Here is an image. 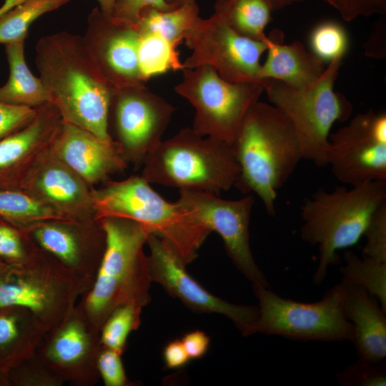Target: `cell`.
<instances>
[{
  "mask_svg": "<svg viewBox=\"0 0 386 386\" xmlns=\"http://www.w3.org/2000/svg\"><path fill=\"white\" fill-rule=\"evenodd\" d=\"M35 51L39 77L62 120L113 142L109 131L112 89L83 36L67 31L44 36Z\"/></svg>",
  "mask_w": 386,
  "mask_h": 386,
  "instance_id": "cell-1",
  "label": "cell"
},
{
  "mask_svg": "<svg viewBox=\"0 0 386 386\" xmlns=\"http://www.w3.org/2000/svg\"><path fill=\"white\" fill-rule=\"evenodd\" d=\"M240 172L235 187L256 194L274 216L277 192L302 159L300 144L288 118L277 107L257 102L246 114L232 145Z\"/></svg>",
  "mask_w": 386,
  "mask_h": 386,
  "instance_id": "cell-2",
  "label": "cell"
},
{
  "mask_svg": "<svg viewBox=\"0 0 386 386\" xmlns=\"http://www.w3.org/2000/svg\"><path fill=\"white\" fill-rule=\"evenodd\" d=\"M98 222L105 234L104 251L92 287L76 305L99 333L119 305L149 304L152 280L149 258L144 252L150 234L148 229L124 218L106 217Z\"/></svg>",
  "mask_w": 386,
  "mask_h": 386,
  "instance_id": "cell-3",
  "label": "cell"
},
{
  "mask_svg": "<svg viewBox=\"0 0 386 386\" xmlns=\"http://www.w3.org/2000/svg\"><path fill=\"white\" fill-rule=\"evenodd\" d=\"M350 187L319 188L301 207V238L317 246L320 253L312 277L316 285L325 280L329 266L337 262V252L359 242L372 213L386 202V180Z\"/></svg>",
  "mask_w": 386,
  "mask_h": 386,
  "instance_id": "cell-4",
  "label": "cell"
},
{
  "mask_svg": "<svg viewBox=\"0 0 386 386\" xmlns=\"http://www.w3.org/2000/svg\"><path fill=\"white\" fill-rule=\"evenodd\" d=\"M94 220L117 217L135 221L165 242L187 265L211 232L177 202H169L142 176L109 182L91 189Z\"/></svg>",
  "mask_w": 386,
  "mask_h": 386,
  "instance_id": "cell-5",
  "label": "cell"
},
{
  "mask_svg": "<svg viewBox=\"0 0 386 386\" xmlns=\"http://www.w3.org/2000/svg\"><path fill=\"white\" fill-rule=\"evenodd\" d=\"M142 177L149 184L219 194L233 187L240 169L232 145L181 129L146 157Z\"/></svg>",
  "mask_w": 386,
  "mask_h": 386,
  "instance_id": "cell-6",
  "label": "cell"
},
{
  "mask_svg": "<svg viewBox=\"0 0 386 386\" xmlns=\"http://www.w3.org/2000/svg\"><path fill=\"white\" fill-rule=\"evenodd\" d=\"M342 57L330 61L322 75L303 87L270 79L264 87L269 101L290 121L298 138L302 159L327 165L329 136L333 124L347 121L352 105L333 89Z\"/></svg>",
  "mask_w": 386,
  "mask_h": 386,
  "instance_id": "cell-7",
  "label": "cell"
},
{
  "mask_svg": "<svg viewBox=\"0 0 386 386\" xmlns=\"http://www.w3.org/2000/svg\"><path fill=\"white\" fill-rule=\"evenodd\" d=\"M82 295L77 281L39 247L24 262L0 269V307L29 310L46 332L62 322Z\"/></svg>",
  "mask_w": 386,
  "mask_h": 386,
  "instance_id": "cell-8",
  "label": "cell"
},
{
  "mask_svg": "<svg viewBox=\"0 0 386 386\" xmlns=\"http://www.w3.org/2000/svg\"><path fill=\"white\" fill-rule=\"evenodd\" d=\"M252 284L259 308L255 333L298 341H352L353 327L343 310L342 281L315 302L284 299L269 287Z\"/></svg>",
  "mask_w": 386,
  "mask_h": 386,
  "instance_id": "cell-9",
  "label": "cell"
},
{
  "mask_svg": "<svg viewBox=\"0 0 386 386\" xmlns=\"http://www.w3.org/2000/svg\"><path fill=\"white\" fill-rule=\"evenodd\" d=\"M174 91L195 109L192 129L203 137L234 143L248 111L264 90L256 83H233L207 66L184 69Z\"/></svg>",
  "mask_w": 386,
  "mask_h": 386,
  "instance_id": "cell-10",
  "label": "cell"
},
{
  "mask_svg": "<svg viewBox=\"0 0 386 386\" xmlns=\"http://www.w3.org/2000/svg\"><path fill=\"white\" fill-rule=\"evenodd\" d=\"M184 42L191 51L182 62L184 69L210 66L228 81L259 84L264 90L270 79H263L260 74L268 36L265 41L244 37L215 12L208 18L199 16L187 31Z\"/></svg>",
  "mask_w": 386,
  "mask_h": 386,
  "instance_id": "cell-11",
  "label": "cell"
},
{
  "mask_svg": "<svg viewBox=\"0 0 386 386\" xmlns=\"http://www.w3.org/2000/svg\"><path fill=\"white\" fill-rule=\"evenodd\" d=\"M327 165L341 182L386 180V114L359 113L329 136Z\"/></svg>",
  "mask_w": 386,
  "mask_h": 386,
  "instance_id": "cell-12",
  "label": "cell"
},
{
  "mask_svg": "<svg viewBox=\"0 0 386 386\" xmlns=\"http://www.w3.org/2000/svg\"><path fill=\"white\" fill-rule=\"evenodd\" d=\"M180 205L190 211L209 231L222 239L227 254L236 268L252 283L269 287L257 265L249 242V222L254 197L248 194L235 199H224L212 192L179 189Z\"/></svg>",
  "mask_w": 386,
  "mask_h": 386,
  "instance_id": "cell-13",
  "label": "cell"
},
{
  "mask_svg": "<svg viewBox=\"0 0 386 386\" xmlns=\"http://www.w3.org/2000/svg\"><path fill=\"white\" fill-rule=\"evenodd\" d=\"M175 108L144 83L112 90V114L117 140L127 161L143 164L161 142Z\"/></svg>",
  "mask_w": 386,
  "mask_h": 386,
  "instance_id": "cell-14",
  "label": "cell"
},
{
  "mask_svg": "<svg viewBox=\"0 0 386 386\" xmlns=\"http://www.w3.org/2000/svg\"><path fill=\"white\" fill-rule=\"evenodd\" d=\"M147 244L152 282L198 313H216L227 317L244 337L255 334L258 306L234 304L206 290L186 270V264L159 237L150 234Z\"/></svg>",
  "mask_w": 386,
  "mask_h": 386,
  "instance_id": "cell-15",
  "label": "cell"
},
{
  "mask_svg": "<svg viewBox=\"0 0 386 386\" xmlns=\"http://www.w3.org/2000/svg\"><path fill=\"white\" fill-rule=\"evenodd\" d=\"M100 347L99 333L76 305L60 325L46 332L36 355L65 382L94 386L100 378L96 366Z\"/></svg>",
  "mask_w": 386,
  "mask_h": 386,
  "instance_id": "cell-16",
  "label": "cell"
},
{
  "mask_svg": "<svg viewBox=\"0 0 386 386\" xmlns=\"http://www.w3.org/2000/svg\"><path fill=\"white\" fill-rule=\"evenodd\" d=\"M26 232L39 248L55 259L77 281L83 295L90 290L105 247V234L99 222H44Z\"/></svg>",
  "mask_w": 386,
  "mask_h": 386,
  "instance_id": "cell-17",
  "label": "cell"
},
{
  "mask_svg": "<svg viewBox=\"0 0 386 386\" xmlns=\"http://www.w3.org/2000/svg\"><path fill=\"white\" fill-rule=\"evenodd\" d=\"M96 66L112 90L144 83L139 61L136 26L94 8L83 36Z\"/></svg>",
  "mask_w": 386,
  "mask_h": 386,
  "instance_id": "cell-18",
  "label": "cell"
},
{
  "mask_svg": "<svg viewBox=\"0 0 386 386\" xmlns=\"http://www.w3.org/2000/svg\"><path fill=\"white\" fill-rule=\"evenodd\" d=\"M66 217L81 223L94 220L88 184L47 149L33 164L20 188Z\"/></svg>",
  "mask_w": 386,
  "mask_h": 386,
  "instance_id": "cell-19",
  "label": "cell"
},
{
  "mask_svg": "<svg viewBox=\"0 0 386 386\" xmlns=\"http://www.w3.org/2000/svg\"><path fill=\"white\" fill-rule=\"evenodd\" d=\"M49 152L76 173L87 184L106 180L127 164L120 146L62 120Z\"/></svg>",
  "mask_w": 386,
  "mask_h": 386,
  "instance_id": "cell-20",
  "label": "cell"
},
{
  "mask_svg": "<svg viewBox=\"0 0 386 386\" xmlns=\"http://www.w3.org/2000/svg\"><path fill=\"white\" fill-rule=\"evenodd\" d=\"M62 122L51 103L37 108L34 119L0 140V190L19 189L35 162L47 149Z\"/></svg>",
  "mask_w": 386,
  "mask_h": 386,
  "instance_id": "cell-21",
  "label": "cell"
},
{
  "mask_svg": "<svg viewBox=\"0 0 386 386\" xmlns=\"http://www.w3.org/2000/svg\"><path fill=\"white\" fill-rule=\"evenodd\" d=\"M343 310L353 327V343L358 360L382 362L386 357V311L363 287L342 280Z\"/></svg>",
  "mask_w": 386,
  "mask_h": 386,
  "instance_id": "cell-22",
  "label": "cell"
},
{
  "mask_svg": "<svg viewBox=\"0 0 386 386\" xmlns=\"http://www.w3.org/2000/svg\"><path fill=\"white\" fill-rule=\"evenodd\" d=\"M267 56L261 66V77L293 87L306 86L324 73L325 61L309 52L300 41L284 44L281 31L268 36Z\"/></svg>",
  "mask_w": 386,
  "mask_h": 386,
  "instance_id": "cell-23",
  "label": "cell"
},
{
  "mask_svg": "<svg viewBox=\"0 0 386 386\" xmlns=\"http://www.w3.org/2000/svg\"><path fill=\"white\" fill-rule=\"evenodd\" d=\"M46 334L29 310L0 307V373L35 355Z\"/></svg>",
  "mask_w": 386,
  "mask_h": 386,
  "instance_id": "cell-24",
  "label": "cell"
},
{
  "mask_svg": "<svg viewBox=\"0 0 386 386\" xmlns=\"http://www.w3.org/2000/svg\"><path fill=\"white\" fill-rule=\"evenodd\" d=\"M25 41L5 45L9 66L6 83L0 87V102L17 106L38 108L51 102L40 77L29 70L24 57Z\"/></svg>",
  "mask_w": 386,
  "mask_h": 386,
  "instance_id": "cell-25",
  "label": "cell"
},
{
  "mask_svg": "<svg viewBox=\"0 0 386 386\" xmlns=\"http://www.w3.org/2000/svg\"><path fill=\"white\" fill-rule=\"evenodd\" d=\"M0 217L25 232L44 222L81 223L66 217L21 189L0 190Z\"/></svg>",
  "mask_w": 386,
  "mask_h": 386,
  "instance_id": "cell-26",
  "label": "cell"
},
{
  "mask_svg": "<svg viewBox=\"0 0 386 386\" xmlns=\"http://www.w3.org/2000/svg\"><path fill=\"white\" fill-rule=\"evenodd\" d=\"M199 16L196 1L169 11L147 7L140 12L136 28L139 33L154 34L177 47Z\"/></svg>",
  "mask_w": 386,
  "mask_h": 386,
  "instance_id": "cell-27",
  "label": "cell"
},
{
  "mask_svg": "<svg viewBox=\"0 0 386 386\" xmlns=\"http://www.w3.org/2000/svg\"><path fill=\"white\" fill-rule=\"evenodd\" d=\"M272 11L265 0H217L214 4V12L237 33L257 41L267 39L264 29Z\"/></svg>",
  "mask_w": 386,
  "mask_h": 386,
  "instance_id": "cell-28",
  "label": "cell"
},
{
  "mask_svg": "<svg viewBox=\"0 0 386 386\" xmlns=\"http://www.w3.org/2000/svg\"><path fill=\"white\" fill-rule=\"evenodd\" d=\"M138 33V61L143 82L169 71L184 69L177 47L154 34Z\"/></svg>",
  "mask_w": 386,
  "mask_h": 386,
  "instance_id": "cell-29",
  "label": "cell"
},
{
  "mask_svg": "<svg viewBox=\"0 0 386 386\" xmlns=\"http://www.w3.org/2000/svg\"><path fill=\"white\" fill-rule=\"evenodd\" d=\"M70 0H25L0 17V44L25 41L31 24Z\"/></svg>",
  "mask_w": 386,
  "mask_h": 386,
  "instance_id": "cell-30",
  "label": "cell"
},
{
  "mask_svg": "<svg viewBox=\"0 0 386 386\" xmlns=\"http://www.w3.org/2000/svg\"><path fill=\"white\" fill-rule=\"evenodd\" d=\"M344 260L340 268L342 280L365 289L386 311V262L360 257L352 251L345 252Z\"/></svg>",
  "mask_w": 386,
  "mask_h": 386,
  "instance_id": "cell-31",
  "label": "cell"
},
{
  "mask_svg": "<svg viewBox=\"0 0 386 386\" xmlns=\"http://www.w3.org/2000/svg\"><path fill=\"white\" fill-rule=\"evenodd\" d=\"M143 305L128 302L115 308L104 322L99 340L102 346L122 355L130 333L141 324Z\"/></svg>",
  "mask_w": 386,
  "mask_h": 386,
  "instance_id": "cell-32",
  "label": "cell"
},
{
  "mask_svg": "<svg viewBox=\"0 0 386 386\" xmlns=\"http://www.w3.org/2000/svg\"><path fill=\"white\" fill-rule=\"evenodd\" d=\"M312 53L324 61L344 56L348 47V36L344 27L334 21L317 24L310 36Z\"/></svg>",
  "mask_w": 386,
  "mask_h": 386,
  "instance_id": "cell-33",
  "label": "cell"
},
{
  "mask_svg": "<svg viewBox=\"0 0 386 386\" xmlns=\"http://www.w3.org/2000/svg\"><path fill=\"white\" fill-rule=\"evenodd\" d=\"M38 247L26 232L0 217V261L19 264L29 259Z\"/></svg>",
  "mask_w": 386,
  "mask_h": 386,
  "instance_id": "cell-34",
  "label": "cell"
},
{
  "mask_svg": "<svg viewBox=\"0 0 386 386\" xmlns=\"http://www.w3.org/2000/svg\"><path fill=\"white\" fill-rule=\"evenodd\" d=\"M5 380L6 386H62L65 383L36 353L7 371Z\"/></svg>",
  "mask_w": 386,
  "mask_h": 386,
  "instance_id": "cell-35",
  "label": "cell"
},
{
  "mask_svg": "<svg viewBox=\"0 0 386 386\" xmlns=\"http://www.w3.org/2000/svg\"><path fill=\"white\" fill-rule=\"evenodd\" d=\"M363 236L366 239L363 256L386 262V202L372 213Z\"/></svg>",
  "mask_w": 386,
  "mask_h": 386,
  "instance_id": "cell-36",
  "label": "cell"
},
{
  "mask_svg": "<svg viewBox=\"0 0 386 386\" xmlns=\"http://www.w3.org/2000/svg\"><path fill=\"white\" fill-rule=\"evenodd\" d=\"M338 382L347 386H385L386 370L383 362L370 363L358 360L337 375Z\"/></svg>",
  "mask_w": 386,
  "mask_h": 386,
  "instance_id": "cell-37",
  "label": "cell"
},
{
  "mask_svg": "<svg viewBox=\"0 0 386 386\" xmlns=\"http://www.w3.org/2000/svg\"><path fill=\"white\" fill-rule=\"evenodd\" d=\"M122 355L101 345L96 366L105 386H130L121 359Z\"/></svg>",
  "mask_w": 386,
  "mask_h": 386,
  "instance_id": "cell-38",
  "label": "cell"
},
{
  "mask_svg": "<svg viewBox=\"0 0 386 386\" xmlns=\"http://www.w3.org/2000/svg\"><path fill=\"white\" fill-rule=\"evenodd\" d=\"M37 108L0 102V140L19 131L35 117Z\"/></svg>",
  "mask_w": 386,
  "mask_h": 386,
  "instance_id": "cell-39",
  "label": "cell"
},
{
  "mask_svg": "<svg viewBox=\"0 0 386 386\" xmlns=\"http://www.w3.org/2000/svg\"><path fill=\"white\" fill-rule=\"evenodd\" d=\"M337 10L342 18L351 21L360 16H370L386 11V0H325Z\"/></svg>",
  "mask_w": 386,
  "mask_h": 386,
  "instance_id": "cell-40",
  "label": "cell"
},
{
  "mask_svg": "<svg viewBox=\"0 0 386 386\" xmlns=\"http://www.w3.org/2000/svg\"><path fill=\"white\" fill-rule=\"evenodd\" d=\"M147 7L161 11L175 9L169 6L165 0H117L111 15L136 26L140 12Z\"/></svg>",
  "mask_w": 386,
  "mask_h": 386,
  "instance_id": "cell-41",
  "label": "cell"
},
{
  "mask_svg": "<svg viewBox=\"0 0 386 386\" xmlns=\"http://www.w3.org/2000/svg\"><path fill=\"white\" fill-rule=\"evenodd\" d=\"M181 341L190 360L202 357L207 352L210 344L209 337L201 330L186 333Z\"/></svg>",
  "mask_w": 386,
  "mask_h": 386,
  "instance_id": "cell-42",
  "label": "cell"
},
{
  "mask_svg": "<svg viewBox=\"0 0 386 386\" xmlns=\"http://www.w3.org/2000/svg\"><path fill=\"white\" fill-rule=\"evenodd\" d=\"M165 366L169 369H177L187 364L190 360L181 340L169 342L163 350Z\"/></svg>",
  "mask_w": 386,
  "mask_h": 386,
  "instance_id": "cell-43",
  "label": "cell"
},
{
  "mask_svg": "<svg viewBox=\"0 0 386 386\" xmlns=\"http://www.w3.org/2000/svg\"><path fill=\"white\" fill-rule=\"evenodd\" d=\"M270 6L272 11H277L284 8L293 3L303 1L305 0H265Z\"/></svg>",
  "mask_w": 386,
  "mask_h": 386,
  "instance_id": "cell-44",
  "label": "cell"
},
{
  "mask_svg": "<svg viewBox=\"0 0 386 386\" xmlns=\"http://www.w3.org/2000/svg\"><path fill=\"white\" fill-rule=\"evenodd\" d=\"M97 1L100 10L107 14L111 15L117 0H97Z\"/></svg>",
  "mask_w": 386,
  "mask_h": 386,
  "instance_id": "cell-45",
  "label": "cell"
},
{
  "mask_svg": "<svg viewBox=\"0 0 386 386\" xmlns=\"http://www.w3.org/2000/svg\"><path fill=\"white\" fill-rule=\"evenodd\" d=\"M24 1L25 0H4V4L0 7V17Z\"/></svg>",
  "mask_w": 386,
  "mask_h": 386,
  "instance_id": "cell-46",
  "label": "cell"
},
{
  "mask_svg": "<svg viewBox=\"0 0 386 386\" xmlns=\"http://www.w3.org/2000/svg\"><path fill=\"white\" fill-rule=\"evenodd\" d=\"M166 2L173 8L179 7L183 4L194 2L196 0H165Z\"/></svg>",
  "mask_w": 386,
  "mask_h": 386,
  "instance_id": "cell-47",
  "label": "cell"
},
{
  "mask_svg": "<svg viewBox=\"0 0 386 386\" xmlns=\"http://www.w3.org/2000/svg\"><path fill=\"white\" fill-rule=\"evenodd\" d=\"M6 264L3 262L0 261V269L5 265Z\"/></svg>",
  "mask_w": 386,
  "mask_h": 386,
  "instance_id": "cell-48",
  "label": "cell"
}]
</instances>
